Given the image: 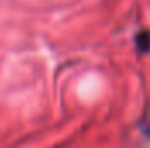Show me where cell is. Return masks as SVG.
I'll return each mask as SVG.
<instances>
[{"label": "cell", "mask_w": 150, "mask_h": 148, "mask_svg": "<svg viewBox=\"0 0 150 148\" xmlns=\"http://www.w3.org/2000/svg\"><path fill=\"white\" fill-rule=\"evenodd\" d=\"M145 132H147V136H149V138H150V125H149V127H147V129H145Z\"/></svg>", "instance_id": "obj_1"}]
</instances>
